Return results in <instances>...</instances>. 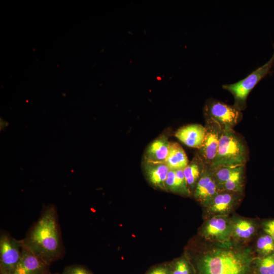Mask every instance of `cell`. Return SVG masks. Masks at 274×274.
<instances>
[{
  "label": "cell",
  "instance_id": "7c38bea8",
  "mask_svg": "<svg viewBox=\"0 0 274 274\" xmlns=\"http://www.w3.org/2000/svg\"><path fill=\"white\" fill-rule=\"evenodd\" d=\"M206 127L193 124L183 126L175 132V136L186 146L199 149L202 144Z\"/></svg>",
  "mask_w": 274,
  "mask_h": 274
},
{
  "label": "cell",
  "instance_id": "603a6c76",
  "mask_svg": "<svg viewBox=\"0 0 274 274\" xmlns=\"http://www.w3.org/2000/svg\"><path fill=\"white\" fill-rule=\"evenodd\" d=\"M170 265L172 274H195L192 265L185 258L179 259Z\"/></svg>",
  "mask_w": 274,
  "mask_h": 274
},
{
  "label": "cell",
  "instance_id": "7402d4cb",
  "mask_svg": "<svg viewBox=\"0 0 274 274\" xmlns=\"http://www.w3.org/2000/svg\"><path fill=\"white\" fill-rule=\"evenodd\" d=\"M256 247L258 251L262 256L274 253V241L271 237L266 233L258 238Z\"/></svg>",
  "mask_w": 274,
  "mask_h": 274
},
{
  "label": "cell",
  "instance_id": "8fae6325",
  "mask_svg": "<svg viewBox=\"0 0 274 274\" xmlns=\"http://www.w3.org/2000/svg\"><path fill=\"white\" fill-rule=\"evenodd\" d=\"M47 267L48 265L23 246L20 260L12 274H45L47 272Z\"/></svg>",
  "mask_w": 274,
  "mask_h": 274
},
{
  "label": "cell",
  "instance_id": "2e32d148",
  "mask_svg": "<svg viewBox=\"0 0 274 274\" xmlns=\"http://www.w3.org/2000/svg\"><path fill=\"white\" fill-rule=\"evenodd\" d=\"M165 163L170 170L184 169L189 163L182 147L177 143L170 142Z\"/></svg>",
  "mask_w": 274,
  "mask_h": 274
},
{
  "label": "cell",
  "instance_id": "ffe728a7",
  "mask_svg": "<svg viewBox=\"0 0 274 274\" xmlns=\"http://www.w3.org/2000/svg\"><path fill=\"white\" fill-rule=\"evenodd\" d=\"M244 174V169L234 175L219 187L220 191L241 193L243 190Z\"/></svg>",
  "mask_w": 274,
  "mask_h": 274
},
{
  "label": "cell",
  "instance_id": "ba28073f",
  "mask_svg": "<svg viewBox=\"0 0 274 274\" xmlns=\"http://www.w3.org/2000/svg\"><path fill=\"white\" fill-rule=\"evenodd\" d=\"M201 233L207 240L226 244L232 236V222L226 215L211 217L204 225Z\"/></svg>",
  "mask_w": 274,
  "mask_h": 274
},
{
  "label": "cell",
  "instance_id": "44dd1931",
  "mask_svg": "<svg viewBox=\"0 0 274 274\" xmlns=\"http://www.w3.org/2000/svg\"><path fill=\"white\" fill-rule=\"evenodd\" d=\"M256 269L258 274H274V253L258 258Z\"/></svg>",
  "mask_w": 274,
  "mask_h": 274
},
{
  "label": "cell",
  "instance_id": "3957f363",
  "mask_svg": "<svg viewBox=\"0 0 274 274\" xmlns=\"http://www.w3.org/2000/svg\"><path fill=\"white\" fill-rule=\"evenodd\" d=\"M245 146L232 128H224L216 157L212 168L222 166H238L247 161Z\"/></svg>",
  "mask_w": 274,
  "mask_h": 274
},
{
  "label": "cell",
  "instance_id": "30bf717a",
  "mask_svg": "<svg viewBox=\"0 0 274 274\" xmlns=\"http://www.w3.org/2000/svg\"><path fill=\"white\" fill-rule=\"evenodd\" d=\"M220 191L212 167L206 164L194 190V196L203 205Z\"/></svg>",
  "mask_w": 274,
  "mask_h": 274
},
{
  "label": "cell",
  "instance_id": "8992f818",
  "mask_svg": "<svg viewBox=\"0 0 274 274\" xmlns=\"http://www.w3.org/2000/svg\"><path fill=\"white\" fill-rule=\"evenodd\" d=\"M206 130L203 141L199 149V155L205 163L211 165L217 155L220 139L224 127L214 120L207 117Z\"/></svg>",
  "mask_w": 274,
  "mask_h": 274
},
{
  "label": "cell",
  "instance_id": "9a60e30c",
  "mask_svg": "<svg viewBox=\"0 0 274 274\" xmlns=\"http://www.w3.org/2000/svg\"><path fill=\"white\" fill-rule=\"evenodd\" d=\"M206 164L199 154H197L183 169L187 186L190 193L194 190L203 174Z\"/></svg>",
  "mask_w": 274,
  "mask_h": 274
},
{
  "label": "cell",
  "instance_id": "9c48e42d",
  "mask_svg": "<svg viewBox=\"0 0 274 274\" xmlns=\"http://www.w3.org/2000/svg\"><path fill=\"white\" fill-rule=\"evenodd\" d=\"M239 193L220 191L204 204L211 217L227 215L235 207L238 201Z\"/></svg>",
  "mask_w": 274,
  "mask_h": 274
},
{
  "label": "cell",
  "instance_id": "d4e9b609",
  "mask_svg": "<svg viewBox=\"0 0 274 274\" xmlns=\"http://www.w3.org/2000/svg\"><path fill=\"white\" fill-rule=\"evenodd\" d=\"M147 274H172L170 264H163L155 266Z\"/></svg>",
  "mask_w": 274,
  "mask_h": 274
},
{
  "label": "cell",
  "instance_id": "6da1fadb",
  "mask_svg": "<svg viewBox=\"0 0 274 274\" xmlns=\"http://www.w3.org/2000/svg\"><path fill=\"white\" fill-rule=\"evenodd\" d=\"M55 208L47 207L22 241L23 246L47 265L59 259L62 253Z\"/></svg>",
  "mask_w": 274,
  "mask_h": 274
},
{
  "label": "cell",
  "instance_id": "484cf974",
  "mask_svg": "<svg viewBox=\"0 0 274 274\" xmlns=\"http://www.w3.org/2000/svg\"><path fill=\"white\" fill-rule=\"evenodd\" d=\"M263 230L274 241V220H269L263 224Z\"/></svg>",
  "mask_w": 274,
  "mask_h": 274
},
{
  "label": "cell",
  "instance_id": "ac0fdd59",
  "mask_svg": "<svg viewBox=\"0 0 274 274\" xmlns=\"http://www.w3.org/2000/svg\"><path fill=\"white\" fill-rule=\"evenodd\" d=\"M256 231V226L251 221L239 219L232 223V236L238 239H248Z\"/></svg>",
  "mask_w": 274,
  "mask_h": 274
},
{
  "label": "cell",
  "instance_id": "4fadbf2b",
  "mask_svg": "<svg viewBox=\"0 0 274 274\" xmlns=\"http://www.w3.org/2000/svg\"><path fill=\"white\" fill-rule=\"evenodd\" d=\"M144 168L149 183L154 187L165 189V182L169 168L165 162L144 161Z\"/></svg>",
  "mask_w": 274,
  "mask_h": 274
},
{
  "label": "cell",
  "instance_id": "52a82bcc",
  "mask_svg": "<svg viewBox=\"0 0 274 274\" xmlns=\"http://www.w3.org/2000/svg\"><path fill=\"white\" fill-rule=\"evenodd\" d=\"M204 113L206 117L213 119L224 128H232L237 123L241 116L239 110L235 106L215 100L208 101Z\"/></svg>",
  "mask_w": 274,
  "mask_h": 274
},
{
  "label": "cell",
  "instance_id": "277c9868",
  "mask_svg": "<svg viewBox=\"0 0 274 274\" xmlns=\"http://www.w3.org/2000/svg\"><path fill=\"white\" fill-rule=\"evenodd\" d=\"M272 45L273 52L268 61L238 82L223 85V89L233 95L235 101L234 106L239 110L245 108L250 92L263 78L271 72L274 65V43Z\"/></svg>",
  "mask_w": 274,
  "mask_h": 274
},
{
  "label": "cell",
  "instance_id": "7a4b0ae2",
  "mask_svg": "<svg viewBox=\"0 0 274 274\" xmlns=\"http://www.w3.org/2000/svg\"><path fill=\"white\" fill-rule=\"evenodd\" d=\"M253 258L248 250L216 247L202 254L196 262V274H248Z\"/></svg>",
  "mask_w": 274,
  "mask_h": 274
},
{
  "label": "cell",
  "instance_id": "4316f807",
  "mask_svg": "<svg viewBox=\"0 0 274 274\" xmlns=\"http://www.w3.org/2000/svg\"><path fill=\"white\" fill-rule=\"evenodd\" d=\"M45 274H61V273H48L47 272L45 273Z\"/></svg>",
  "mask_w": 274,
  "mask_h": 274
},
{
  "label": "cell",
  "instance_id": "d6986e66",
  "mask_svg": "<svg viewBox=\"0 0 274 274\" xmlns=\"http://www.w3.org/2000/svg\"><path fill=\"white\" fill-rule=\"evenodd\" d=\"M244 165L238 166H222L212 168L214 177L219 187L231 177L244 169Z\"/></svg>",
  "mask_w": 274,
  "mask_h": 274
},
{
  "label": "cell",
  "instance_id": "e0dca14e",
  "mask_svg": "<svg viewBox=\"0 0 274 274\" xmlns=\"http://www.w3.org/2000/svg\"><path fill=\"white\" fill-rule=\"evenodd\" d=\"M166 190L184 194L190 193L183 169H169L165 182Z\"/></svg>",
  "mask_w": 274,
  "mask_h": 274
},
{
  "label": "cell",
  "instance_id": "5bb4252c",
  "mask_svg": "<svg viewBox=\"0 0 274 274\" xmlns=\"http://www.w3.org/2000/svg\"><path fill=\"white\" fill-rule=\"evenodd\" d=\"M170 142L165 135H161L153 141L147 147L144 161L153 162H165Z\"/></svg>",
  "mask_w": 274,
  "mask_h": 274
},
{
  "label": "cell",
  "instance_id": "cb8c5ba5",
  "mask_svg": "<svg viewBox=\"0 0 274 274\" xmlns=\"http://www.w3.org/2000/svg\"><path fill=\"white\" fill-rule=\"evenodd\" d=\"M61 274H93L84 266L72 265L64 268Z\"/></svg>",
  "mask_w": 274,
  "mask_h": 274
},
{
  "label": "cell",
  "instance_id": "5b68a950",
  "mask_svg": "<svg viewBox=\"0 0 274 274\" xmlns=\"http://www.w3.org/2000/svg\"><path fill=\"white\" fill-rule=\"evenodd\" d=\"M22 241L6 233L0 236V274H12L19 262L22 250Z\"/></svg>",
  "mask_w": 274,
  "mask_h": 274
}]
</instances>
